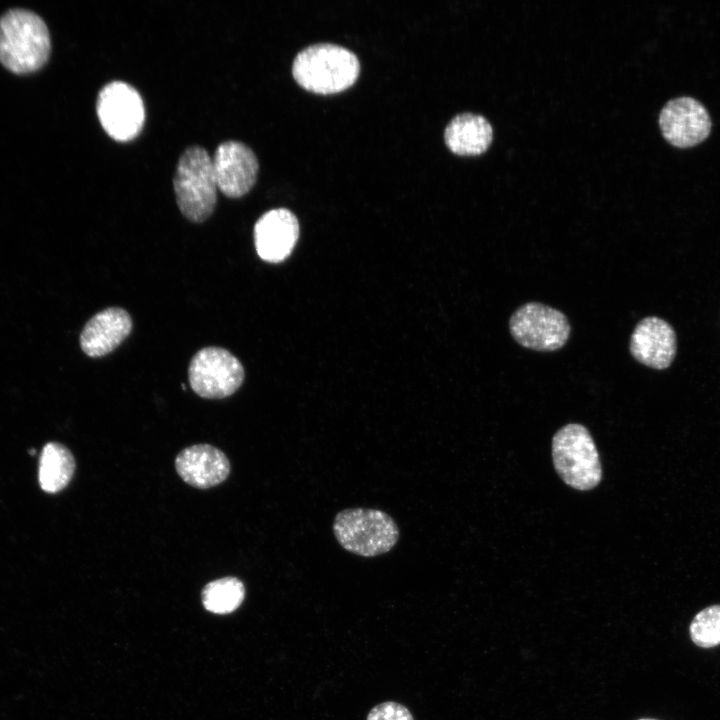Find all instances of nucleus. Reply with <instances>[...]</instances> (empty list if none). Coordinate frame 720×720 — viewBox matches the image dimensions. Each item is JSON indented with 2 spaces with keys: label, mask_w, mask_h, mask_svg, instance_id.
<instances>
[{
  "label": "nucleus",
  "mask_w": 720,
  "mask_h": 720,
  "mask_svg": "<svg viewBox=\"0 0 720 720\" xmlns=\"http://www.w3.org/2000/svg\"><path fill=\"white\" fill-rule=\"evenodd\" d=\"M45 22L35 13L12 9L0 18V62L16 74L40 69L50 54Z\"/></svg>",
  "instance_id": "nucleus-1"
},
{
  "label": "nucleus",
  "mask_w": 720,
  "mask_h": 720,
  "mask_svg": "<svg viewBox=\"0 0 720 720\" xmlns=\"http://www.w3.org/2000/svg\"><path fill=\"white\" fill-rule=\"evenodd\" d=\"M360 63L349 49L331 43H318L301 50L295 57L292 73L303 88L314 93L331 94L347 89L357 79Z\"/></svg>",
  "instance_id": "nucleus-2"
},
{
  "label": "nucleus",
  "mask_w": 720,
  "mask_h": 720,
  "mask_svg": "<svg viewBox=\"0 0 720 720\" xmlns=\"http://www.w3.org/2000/svg\"><path fill=\"white\" fill-rule=\"evenodd\" d=\"M332 529L342 548L362 557L389 552L400 536L394 519L386 512L372 508L341 510L334 518Z\"/></svg>",
  "instance_id": "nucleus-3"
},
{
  "label": "nucleus",
  "mask_w": 720,
  "mask_h": 720,
  "mask_svg": "<svg viewBox=\"0 0 720 720\" xmlns=\"http://www.w3.org/2000/svg\"><path fill=\"white\" fill-rule=\"evenodd\" d=\"M174 191L181 213L190 221L208 219L217 203V182L212 158L199 146L187 148L179 158Z\"/></svg>",
  "instance_id": "nucleus-4"
},
{
  "label": "nucleus",
  "mask_w": 720,
  "mask_h": 720,
  "mask_svg": "<svg viewBox=\"0 0 720 720\" xmlns=\"http://www.w3.org/2000/svg\"><path fill=\"white\" fill-rule=\"evenodd\" d=\"M552 459L561 479L576 490H591L602 479L596 445L581 424L569 423L556 432L552 439Z\"/></svg>",
  "instance_id": "nucleus-5"
},
{
  "label": "nucleus",
  "mask_w": 720,
  "mask_h": 720,
  "mask_svg": "<svg viewBox=\"0 0 720 720\" xmlns=\"http://www.w3.org/2000/svg\"><path fill=\"white\" fill-rule=\"evenodd\" d=\"M509 329L518 344L536 351L562 348L571 331L565 314L538 302L520 306L510 317Z\"/></svg>",
  "instance_id": "nucleus-6"
},
{
  "label": "nucleus",
  "mask_w": 720,
  "mask_h": 720,
  "mask_svg": "<svg viewBox=\"0 0 720 720\" xmlns=\"http://www.w3.org/2000/svg\"><path fill=\"white\" fill-rule=\"evenodd\" d=\"M244 368L231 352L209 346L191 359L188 379L192 390L202 398L221 399L234 394L244 381Z\"/></svg>",
  "instance_id": "nucleus-7"
},
{
  "label": "nucleus",
  "mask_w": 720,
  "mask_h": 720,
  "mask_svg": "<svg viewBox=\"0 0 720 720\" xmlns=\"http://www.w3.org/2000/svg\"><path fill=\"white\" fill-rule=\"evenodd\" d=\"M97 115L105 132L114 140L126 142L142 130L145 108L139 92L122 81L105 85L98 94Z\"/></svg>",
  "instance_id": "nucleus-8"
},
{
  "label": "nucleus",
  "mask_w": 720,
  "mask_h": 720,
  "mask_svg": "<svg viewBox=\"0 0 720 720\" xmlns=\"http://www.w3.org/2000/svg\"><path fill=\"white\" fill-rule=\"evenodd\" d=\"M664 138L678 148L693 147L710 134L712 122L704 105L691 96L669 100L659 114Z\"/></svg>",
  "instance_id": "nucleus-9"
},
{
  "label": "nucleus",
  "mask_w": 720,
  "mask_h": 720,
  "mask_svg": "<svg viewBox=\"0 0 720 720\" xmlns=\"http://www.w3.org/2000/svg\"><path fill=\"white\" fill-rule=\"evenodd\" d=\"M212 163L217 187L227 197L238 198L245 195L256 181L257 157L242 142L221 143L214 153Z\"/></svg>",
  "instance_id": "nucleus-10"
},
{
  "label": "nucleus",
  "mask_w": 720,
  "mask_h": 720,
  "mask_svg": "<svg viewBox=\"0 0 720 720\" xmlns=\"http://www.w3.org/2000/svg\"><path fill=\"white\" fill-rule=\"evenodd\" d=\"M299 236V223L290 210L276 208L264 213L254 226V243L258 256L269 263L284 261Z\"/></svg>",
  "instance_id": "nucleus-11"
},
{
  "label": "nucleus",
  "mask_w": 720,
  "mask_h": 720,
  "mask_svg": "<svg viewBox=\"0 0 720 720\" xmlns=\"http://www.w3.org/2000/svg\"><path fill=\"white\" fill-rule=\"evenodd\" d=\"M630 353L641 364L665 369L676 354V335L665 320L650 316L635 327L630 339Z\"/></svg>",
  "instance_id": "nucleus-12"
},
{
  "label": "nucleus",
  "mask_w": 720,
  "mask_h": 720,
  "mask_svg": "<svg viewBox=\"0 0 720 720\" xmlns=\"http://www.w3.org/2000/svg\"><path fill=\"white\" fill-rule=\"evenodd\" d=\"M178 475L187 484L207 489L222 483L230 473V462L218 448L197 444L183 449L175 459Z\"/></svg>",
  "instance_id": "nucleus-13"
},
{
  "label": "nucleus",
  "mask_w": 720,
  "mask_h": 720,
  "mask_svg": "<svg viewBox=\"0 0 720 720\" xmlns=\"http://www.w3.org/2000/svg\"><path fill=\"white\" fill-rule=\"evenodd\" d=\"M130 314L120 307H109L95 314L80 334V346L89 357H102L116 349L132 330Z\"/></svg>",
  "instance_id": "nucleus-14"
},
{
  "label": "nucleus",
  "mask_w": 720,
  "mask_h": 720,
  "mask_svg": "<svg viewBox=\"0 0 720 720\" xmlns=\"http://www.w3.org/2000/svg\"><path fill=\"white\" fill-rule=\"evenodd\" d=\"M492 138L493 129L488 120L469 112L453 117L444 132L446 145L458 155L480 154L489 147Z\"/></svg>",
  "instance_id": "nucleus-15"
},
{
  "label": "nucleus",
  "mask_w": 720,
  "mask_h": 720,
  "mask_svg": "<svg viewBox=\"0 0 720 720\" xmlns=\"http://www.w3.org/2000/svg\"><path fill=\"white\" fill-rule=\"evenodd\" d=\"M75 470V460L70 450L56 442L47 443L39 460V484L42 490L56 493L70 482Z\"/></svg>",
  "instance_id": "nucleus-16"
},
{
  "label": "nucleus",
  "mask_w": 720,
  "mask_h": 720,
  "mask_svg": "<svg viewBox=\"0 0 720 720\" xmlns=\"http://www.w3.org/2000/svg\"><path fill=\"white\" fill-rule=\"evenodd\" d=\"M204 607L216 614H227L236 610L245 597V587L236 577H224L209 582L202 590Z\"/></svg>",
  "instance_id": "nucleus-17"
},
{
  "label": "nucleus",
  "mask_w": 720,
  "mask_h": 720,
  "mask_svg": "<svg viewBox=\"0 0 720 720\" xmlns=\"http://www.w3.org/2000/svg\"><path fill=\"white\" fill-rule=\"evenodd\" d=\"M689 633L694 644L702 648L720 645V605L704 608L693 618Z\"/></svg>",
  "instance_id": "nucleus-18"
},
{
  "label": "nucleus",
  "mask_w": 720,
  "mask_h": 720,
  "mask_svg": "<svg viewBox=\"0 0 720 720\" xmlns=\"http://www.w3.org/2000/svg\"><path fill=\"white\" fill-rule=\"evenodd\" d=\"M367 720H414L411 712L402 704L387 701L374 706Z\"/></svg>",
  "instance_id": "nucleus-19"
},
{
  "label": "nucleus",
  "mask_w": 720,
  "mask_h": 720,
  "mask_svg": "<svg viewBox=\"0 0 720 720\" xmlns=\"http://www.w3.org/2000/svg\"><path fill=\"white\" fill-rule=\"evenodd\" d=\"M639 720H657V719H651V718H642V719H639Z\"/></svg>",
  "instance_id": "nucleus-20"
}]
</instances>
